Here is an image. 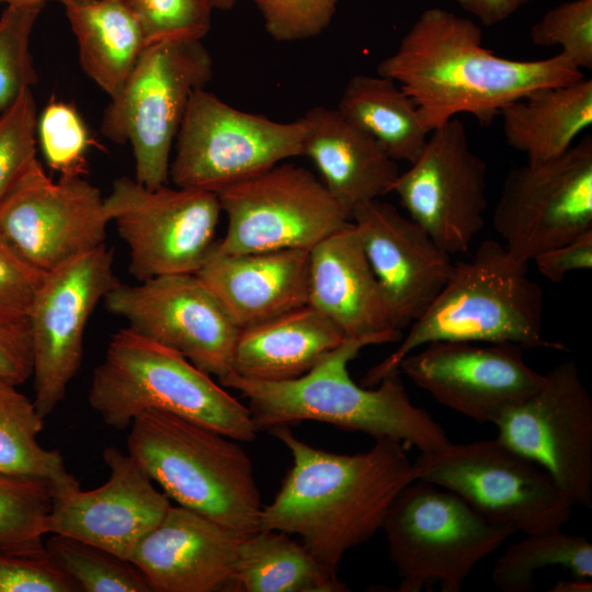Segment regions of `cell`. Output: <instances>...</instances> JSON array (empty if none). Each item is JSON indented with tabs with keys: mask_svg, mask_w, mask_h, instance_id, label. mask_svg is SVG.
<instances>
[{
	"mask_svg": "<svg viewBox=\"0 0 592 592\" xmlns=\"http://www.w3.org/2000/svg\"><path fill=\"white\" fill-rule=\"evenodd\" d=\"M481 27L442 9L424 10L396 50L377 65L414 102L431 133L459 114L491 124L510 103L528 93L583 77L561 53L536 60L494 54L482 44Z\"/></svg>",
	"mask_w": 592,
	"mask_h": 592,
	"instance_id": "6da1fadb",
	"label": "cell"
},
{
	"mask_svg": "<svg viewBox=\"0 0 592 592\" xmlns=\"http://www.w3.org/2000/svg\"><path fill=\"white\" fill-rule=\"evenodd\" d=\"M291 452L293 466L259 530L298 535L325 566L338 571L345 553L373 537L398 493L414 480L406 445L375 439L367 452L337 454L299 440L288 425L269 430Z\"/></svg>",
	"mask_w": 592,
	"mask_h": 592,
	"instance_id": "7a4b0ae2",
	"label": "cell"
},
{
	"mask_svg": "<svg viewBox=\"0 0 592 592\" xmlns=\"http://www.w3.org/2000/svg\"><path fill=\"white\" fill-rule=\"evenodd\" d=\"M371 338L345 339L306 374L289 380L266 382L230 373L219 383L248 400L258 431L300 421H317L360 431L374 439L389 437L421 452L451 443L444 429L423 408L414 406L396 371L376 388L360 386L348 369Z\"/></svg>",
	"mask_w": 592,
	"mask_h": 592,
	"instance_id": "3957f363",
	"label": "cell"
},
{
	"mask_svg": "<svg viewBox=\"0 0 592 592\" xmlns=\"http://www.w3.org/2000/svg\"><path fill=\"white\" fill-rule=\"evenodd\" d=\"M528 263L493 239L482 241L452 273L399 346L371 367L362 385L376 386L413 351L436 341L512 343L565 350L543 335L544 293L527 275Z\"/></svg>",
	"mask_w": 592,
	"mask_h": 592,
	"instance_id": "277c9868",
	"label": "cell"
},
{
	"mask_svg": "<svg viewBox=\"0 0 592 592\" xmlns=\"http://www.w3.org/2000/svg\"><path fill=\"white\" fill-rule=\"evenodd\" d=\"M127 447L179 505L240 536L259 531L263 505L252 462L235 440L169 412L145 410L130 423Z\"/></svg>",
	"mask_w": 592,
	"mask_h": 592,
	"instance_id": "5b68a950",
	"label": "cell"
},
{
	"mask_svg": "<svg viewBox=\"0 0 592 592\" xmlns=\"http://www.w3.org/2000/svg\"><path fill=\"white\" fill-rule=\"evenodd\" d=\"M88 400L104 423L117 430L145 410L169 412L251 442L255 429L248 407L178 352L129 328L115 332L93 371Z\"/></svg>",
	"mask_w": 592,
	"mask_h": 592,
	"instance_id": "8992f818",
	"label": "cell"
},
{
	"mask_svg": "<svg viewBox=\"0 0 592 592\" xmlns=\"http://www.w3.org/2000/svg\"><path fill=\"white\" fill-rule=\"evenodd\" d=\"M382 528L400 577L398 592H420L435 583L443 592H459L475 566L516 532L420 479L398 493Z\"/></svg>",
	"mask_w": 592,
	"mask_h": 592,
	"instance_id": "52a82bcc",
	"label": "cell"
},
{
	"mask_svg": "<svg viewBox=\"0 0 592 592\" xmlns=\"http://www.w3.org/2000/svg\"><path fill=\"white\" fill-rule=\"evenodd\" d=\"M212 76L213 60L202 39L147 45L100 125L113 143L130 145L137 182L148 189L167 184L172 147L190 99Z\"/></svg>",
	"mask_w": 592,
	"mask_h": 592,
	"instance_id": "ba28073f",
	"label": "cell"
},
{
	"mask_svg": "<svg viewBox=\"0 0 592 592\" xmlns=\"http://www.w3.org/2000/svg\"><path fill=\"white\" fill-rule=\"evenodd\" d=\"M414 479L449 490L491 523L532 534L561 528L573 502L533 460L500 440L421 452Z\"/></svg>",
	"mask_w": 592,
	"mask_h": 592,
	"instance_id": "9c48e42d",
	"label": "cell"
},
{
	"mask_svg": "<svg viewBox=\"0 0 592 592\" xmlns=\"http://www.w3.org/2000/svg\"><path fill=\"white\" fill-rule=\"evenodd\" d=\"M299 117L282 123L240 111L203 89L193 92L175 138L169 178L175 186L217 192L303 156Z\"/></svg>",
	"mask_w": 592,
	"mask_h": 592,
	"instance_id": "30bf717a",
	"label": "cell"
},
{
	"mask_svg": "<svg viewBox=\"0 0 592 592\" xmlns=\"http://www.w3.org/2000/svg\"><path fill=\"white\" fill-rule=\"evenodd\" d=\"M104 210L129 249V273L141 282L195 274L216 244L221 206L215 192L148 189L122 177L104 197Z\"/></svg>",
	"mask_w": 592,
	"mask_h": 592,
	"instance_id": "8fae6325",
	"label": "cell"
},
{
	"mask_svg": "<svg viewBox=\"0 0 592 592\" xmlns=\"http://www.w3.org/2000/svg\"><path fill=\"white\" fill-rule=\"evenodd\" d=\"M216 194L228 219L214 248L220 253L310 250L351 223L321 180L292 163H278Z\"/></svg>",
	"mask_w": 592,
	"mask_h": 592,
	"instance_id": "7c38bea8",
	"label": "cell"
},
{
	"mask_svg": "<svg viewBox=\"0 0 592 592\" xmlns=\"http://www.w3.org/2000/svg\"><path fill=\"white\" fill-rule=\"evenodd\" d=\"M504 248L528 263L592 229V137L506 174L493 212Z\"/></svg>",
	"mask_w": 592,
	"mask_h": 592,
	"instance_id": "4fadbf2b",
	"label": "cell"
},
{
	"mask_svg": "<svg viewBox=\"0 0 592 592\" xmlns=\"http://www.w3.org/2000/svg\"><path fill=\"white\" fill-rule=\"evenodd\" d=\"M497 439L533 460L573 504L592 508V400L573 361L496 421Z\"/></svg>",
	"mask_w": 592,
	"mask_h": 592,
	"instance_id": "5bb4252c",
	"label": "cell"
},
{
	"mask_svg": "<svg viewBox=\"0 0 592 592\" xmlns=\"http://www.w3.org/2000/svg\"><path fill=\"white\" fill-rule=\"evenodd\" d=\"M109 219L100 190L82 175L53 181L35 161L0 204V235L47 274L104 244Z\"/></svg>",
	"mask_w": 592,
	"mask_h": 592,
	"instance_id": "9a60e30c",
	"label": "cell"
},
{
	"mask_svg": "<svg viewBox=\"0 0 592 592\" xmlns=\"http://www.w3.org/2000/svg\"><path fill=\"white\" fill-rule=\"evenodd\" d=\"M103 300L127 328L178 352L208 375L221 379L232 372L240 329L196 274L119 283Z\"/></svg>",
	"mask_w": 592,
	"mask_h": 592,
	"instance_id": "2e32d148",
	"label": "cell"
},
{
	"mask_svg": "<svg viewBox=\"0 0 592 592\" xmlns=\"http://www.w3.org/2000/svg\"><path fill=\"white\" fill-rule=\"evenodd\" d=\"M105 244L47 273L29 317L35 398L45 418L62 401L83 356L88 321L121 282Z\"/></svg>",
	"mask_w": 592,
	"mask_h": 592,
	"instance_id": "e0dca14e",
	"label": "cell"
},
{
	"mask_svg": "<svg viewBox=\"0 0 592 592\" xmlns=\"http://www.w3.org/2000/svg\"><path fill=\"white\" fill-rule=\"evenodd\" d=\"M409 217L448 254L466 253L485 226L487 163L469 146L463 122L433 129L394 187Z\"/></svg>",
	"mask_w": 592,
	"mask_h": 592,
	"instance_id": "ac0fdd59",
	"label": "cell"
},
{
	"mask_svg": "<svg viewBox=\"0 0 592 592\" xmlns=\"http://www.w3.org/2000/svg\"><path fill=\"white\" fill-rule=\"evenodd\" d=\"M398 371L441 405L492 424L544 378L512 343L431 342L407 355Z\"/></svg>",
	"mask_w": 592,
	"mask_h": 592,
	"instance_id": "d6986e66",
	"label": "cell"
},
{
	"mask_svg": "<svg viewBox=\"0 0 592 592\" xmlns=\"http://www.w3.org/2000/svg\"><path fill=\"white\" fill-rule=\"evenodd\" d=\"M102 456L110 470L106 482L54 496L47 534L75 537L128 560L171 504L129 454L111 446Z\"/></svg>",
	"mask_w": 592,
	"mask_h": 592,
	"instance_id": "ffe728a7",
	"label": "cell"
},
{
	"mask_svg": "<svg viewBox=\"0 0 592 592\" xmlns=\"http://www.w3.org/2000/svg\"><path fill=\"white\" fill-rule=\"evenodd\" d=\"M351 221L380 285L392 321L402 330L418 319L447 282L453 262L430 235L394 205H358Z\"/></svg>",
	"mask_w": 592,
	"mask_h": 592,
	"instance_id": "44dd1931",
	"label": "cell"
},
{
	"mask_svg": "<svg viewBox=\"0 0 592 592\" xmlns=\"http://www.w3.org/2000/svg\"><path fill=\"white\" fill-rule=\"evenodd\" d=\"M242 537L196 511L171 505L128 560L155 592L234 591Z\"/></svg>",
	"mask_w": 592,
	"mask_h": 592,
	"instance_id": "7402d4cb",
	"label": "cell"
},
{
	"mask_svg": "<svg viewBox=\"0 0 592 592\" xmlns=\"http://www.w3.org/2000/svg\"><path fill=\"white\" fill-rule=\"evenodd\" d=\"M308 305L345 339L382 344L402 338L352 221L309 250Z\"/></svg>",
	"mask_w": 592,
	"mask_h": 592,
	"instance_id": "603a6c76",
	"label": "cell"
},
{
	"mask_svg": "<svg viewBox=\"0 0 592 592\" xmlns=\"http://www.w3.org/2000/svg\"><path fill=\"white\" fill-rule=\"evenodd\" d=\"M195 274L239 329L308 304L309 250L220 253L213 249Z\"/></svg>",
	"mask_w": 592,
	"mask_h": 592,
	"instance_id": "cb8c5ba5",
	"label": "cell"
},
{
	"mask_svg": "<svg viewBox=\"0 0 592 592\" xmlns=\"http://www.w3.org/2000/svg\"><path fill=\"white\" fill-rule=\"evenodd\" d=\"M305 126L303 156L350 216L361 204L394 192L400 174L396 160L337 109L315 106L300 117Z\"/></svg>",
	"mask_w": 592,
	"mask_h": 592,
	"instance_id": "d4e9b609",
	"label": "cell"
},
{
	"mask_svg": "<svg viewBox=\"0 0 592 592\" xmlns=\"http://www.w3.org/2000/svg\"><path fill=\"white\" fill-rule=\"evenodd\" d=\"M345 340L340 330L310 305L240 329L232 372L266 382L297 378Z\"/></svg>",
	"mask_w": 592,
	"mask_h": 592,
	"instance_id": "484cf974",
	"label": "cell"
},
{
	"mask_svg": "<svg viewBox=\"0 0 592 592\" xmlns=\"http://www.w3.org/2000/svg\"><path fill=\"white\" fill-rule=\"evenodd\" d=\"M500 116L508 146L527 162L557 158L592 125V80L535 90L506 105Z\"/></svg>",
	"mask_w": 592,
	"mask_h": 592,
	"instance_id": "4316f807",
	"label": "cell"
},
{
	"mask_svg": "<svg viewBox=\"0 0 592 592\" xmlns=\"http://www.w3.org/2000/svg\"><path fill=\"white\" fill-rule=\"evenodd\" d=\"M64 7L82 70L114 98L148 45L138 21L122 0H79Z\"/></svg>",
	"mask_w": 592,
	"mask_h": 592,
	"instance_id": "83f0119b",
	"label": "cell"
},
{
	"mask_svg": "<svg viewBox=\"0 0 592 592\" xmlns=\"http://www.w3.org/2000/svg\"><path fill=\"white\" fill-rule=\"evenodd\" d=\"M236 592H345L337 571L285 532L259 530L237 547Z\"/></svg>",
	"mask_w": 592,
	"mask_h": 592,
	"instance_id": "f1b7e54d",
	"label": "cell"
},
{
	"mask_svg": "<svg viewBox=\"0 0 592 592\" xmlns=\"http://www.w3.org/2000/svg\"><path fill=\"white\" fill-rule=\"evenodd\" d=\"M337 110L396 161L414 162L430 134L411 98L397 82L379 73L351 77Z\"/></svg>",
	"mask_w": 592,
	"mask_h": 592,
	"instance_id": "f546056e",
	"label": "cell"
},
{
	"mask_svg": "<svg viewBox=\"0 0 592 592\" xmlns=\"http://www.w3.org/2000/svg\"><path fill=\"white\" fill-rule=\"evenodd\" d=\"M43 419L34 401L0 380V474L46 481L54 496L80 488L60 452L37 442Z\"/></svg>",
	"mask_w": 592,
	"mask_h": 592,
	"instance_id": "4dcf8cb0",
	"label": "cell"
},
{
	"mask_svg": "<svg viewBox=\"0 0 592 592\" xmlns=\"http://www.w3.org/2000/svg\"><path fill=\"white\" fill-rule=\"evenodd\" d=\"M526 535L497 560L491 579L499 590L531 592L535 589V573L553 566L592 579V545L585 536L562 533L560 528Z\"/></svg>",
	"mask_w": 592,
	"mask_h": 592,
	"instance_id": "1f68e13d",
	"label": "cell"
},
{
	"mask_svg": "<svg viewBox=\"0 0 592 592\" xmlns=\"http://www.w3.org/2000/svg\"><path fill=\"white\" fill-rule=\"evenodd\" d=\"M53 562L84 592H151L129 560L81 539L50 534L44 545Z\"/></svg>",
	"mask_w": 592,
	"mask_h": 592,
	"instance_id": "d6a6232c",
	"label": "cell"
},
{
	"mask_svg": "<svg viewBox=\"0 0 592 592\" xmlns=\"http://www.w3.org/2000/svg\"><path fill=\"white\" fill-rule=\"evenodd\" d=\"M53 497L46 481L0 474V549L44 548Z\"/></svg>",
	"mask_w": 592,
	"mask_h": 592,
	"instance_id": "836d02e7",
	"label": "cell"
},
{
	"mask_svg": "<svg viewBox=\"0 0 592 592\" xmlns=\"http://www.w3.org/2000/svg\"><path fill=\"white\" fill-rule=\"evenodd\" d=\"M45 3L7 4L0 16V116L37 82L30 49Z\"/></svg>",
	"mask_w": 592,
	"mask_h": 592,
	"instance_id": "e575fe53",
	"label": "cell"
},
{
	"mask_svg": "<svg viewBox=\"0 0 592 592\" xmlns=\"http://www.w3.org/2000/svg\"><path fill=\"white\" fill-rule=\"evenodd\" d=\"M36 137L52 169L61 175H82L91 140L72 104L50 100L37 115Z\"/></svg>",
	"mask_w": 592,
	"mask_h": 592,
	"instance_id": "d590c367",
	"label": "cell"
},
{
	"mask_svg": "<svg viewBox=\"0 0 592 592\" xmlns=\"http://www.w3.org/2000/svg\"><path fill=\"white\" fill-rule=\"evenodd\" d=\"M138 21L147 44L202 39L210 30V0H122Z\"/></svg>",
	"mask_w": 592,
	"mask_h": 592,
	"instance_id": "8d00e7d4",
	"label": "cell"
},
{
	"mask_svg": "<svg viewBox=\"0 0 592 592\" xmlns=\"http://www.w3.org/2000/svg\"><path fill=\"white\" fill-rule=\"evenodd\" d=\"M37 115L32 89H26L0 116V204L37 161Z\"/></svg>",
	"mask_w": 592,
	"mask_h": 592,
	"instance_id": "74e56055",
	"label": "cell"
},
{
	"mask_svg": "<svg viewBox=\"0 0 592 592\" xmlns=\"http://www.w3.org/2000/svg\"><path fill=\"white\" fill-rule=\"evenodd\" d=\"M533 44L559 46L580 70L592 68V0H570L548 10L530 31Z\"/></svg>",
	"mask_w": 592,
	"mask_h": 592,
	"instance_id": "f35d334b",
	"label": "cell"
},
{
	"mask_svg": "<svg viewBox=\"0 0 592 592\" xmlns=\"http://www.w3.org/2000/svg\"><path fill=\"white\" fill-rule=\"evenodd\" d=\"M340 0H253L276 42L309 39L331 23Z\"/></svg>",
	"mask_w": 592,
	"mask_h": 592,
	"instance_id": "ab89813d",
	"label": "cell"
},
{
	"mask_svg": "<svg viewBox=\"0 0 592 592\" xmlns=\"http://www.w3.org/2000/svg\"><path fill=\"white\" fill-rule=\"evenodd\" d=\"M77 583L37 550L0 549V592H79Z\"/></svg>",
	"mask_w": 592,
	"mask_h": 592,
	"instance_id": "60d3db41",
	"label": "cell"
},
{
	"mask_svg": "<svg viewBox=\"0 0 592 592\" xmlns=\"http://www.w3.org/2000/svg\"><path fill=\"white\" fill-rule=\"evenodd\" d=\"M45 275L20 258L0 235V318L29 322Z\"/></svg>",
	"mask_w": 592,
	"mask_h": 592,
	"instance_id": "b9f144b4",
	"label": "cell"
},
{
	"mask_svg": "<svg viewBox=\"0 0 592 592\" xmlns=\"http://www.w3.org/2000/svg\"><path fill=\"white\" fill-rule=\"evenodd\" d=\"M32 374L30 323L0 318V380L19 386Z\"/></svg>",
	"mask_w": 592,
	"mask_h": 592,
	"instance_id": "7bdbcfd3",
	"label": "cell"
},
{
	"mask_svg": "<svg viewBox=\"0 0 592 592\" xmlns=\"http://www.w3.org/2000/svg\"><path fill=\"white\" fill-rule=\"evenodd\" d=\"M539 273L553 283L572 271L592 267V229L533 259Z\"/></svg>",
	"mask_w": 592,
	"mask_h": 592,
	"instance_id": "ee69618b",
	"label": "cell"
},
{
	"mask_svg": "<svg viewBox=\"0 0 592 592\" xmlns=\"http://www.w3.org/2000/svg\"><path fill=\"white\" fill-rule=\"evenodd\" d=\"M463 10L473 14L483 25L499 24L531 0H454Z\"/></svg>",
	"mask_w": 592,
	"mask_h": 592,
	"instance_id": "f6af8a7d",
	"label": "cell"
},
{
	"mask_svg": "<svg viewBox=\"0 0 592 592\" xmlns=\"http://www.w3.org/2000/svg\"><path fill=\"white\" fill-rule=\"evenodd\" d=\"M550 592H591L592 579L573 576L572 579L558 580L548 590Z\"/></svg>",
	"mask_w": 592,
	"mask_h": 592,
	"instance_id": "bcb514c9",
	"label": "cell"
},
{
	"mask_svg": "<svg viewBox=\"0 0 592 592\" xmlns=\"http://www.w3.org/2000/svg\"><path fill=\"white\" fill-rule=\"evenodd\" d=\"M210 2L214 9L230 10L236 5L237 0H210Z\"/></svg>",
	"mask_w": 592,
	"mask_h": 592,
	"instance_id": "7dc6e473",
	"label": "cell"
},
{
	"mask_svg": "<svg viewBox=\"0 0 592 592\" xmlns=\"http://www.w3.org/2000/svg\"><path fill=\"white\" fill-rule=\"evenodd\" d=\"M47 0H0V2H4L7 4H13V3H45ZM59 1L62 4H66L71 1H79V0H55Z\"/></svg>",
	"mask_w": 592,
	"mask_h": 592,
	"instance_id": "c3c4849f",
	"label": "cell"
}]
</instances>
